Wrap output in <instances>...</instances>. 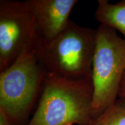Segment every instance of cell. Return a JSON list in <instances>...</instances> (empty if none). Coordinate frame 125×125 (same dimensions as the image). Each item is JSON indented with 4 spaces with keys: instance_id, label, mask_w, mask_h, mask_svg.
<instances>
[{
    "instance_id": "6da1fadb",
    "label": "cell",
    "mask_w": 125,
    "mask_h": 125,
    "mask_svg": "<svg viewBox=\"0 0 125 125\" xmlns=\"http://www.w3.org/2000/svg\"><path fill=\"white\" fill-rule=\"evenodd\" d=\"M92 79L48 74L38 104L26 125H85L92 119Z\"/></svg>"
},
{
    "instance_id": "7a4b0ae2",
    "label": "cell",
    "mask_w": 125,
    "mask_h": 125,
    "mask_svg": "<svg viewBox=\"0 0 125 125\" xmlns=\"http://www.w3.org/2000/svg\"><path fill=\"white\" fill-rule=\"evenodd\" d=\"M97 29L79 26L70 20L52 40L38 38L35 51L48 74L70 79L92 78Z\"/></svg>"
},
{
    "instance_id": "3957f363",
    "label": "cell",
    "mask_w": 125,
    "mask_h": 125,
    "mask_svg": "<svg viewBox=\"0 0 125 125\" xmlns=\"http://www.w3.org/2000/svg\"><path fill=\"white\" fill-rule=\"evenodd\" d=\"M35 48L0 72V109L14 125H26L46 77Z\"/></svg>"
},
{
    "instance_id": "277c9868",
    "label": "cell",
    "mask_w": 125,
    "mask_h": 125,
    "mask_svg": "<svg viewBox=\"0 0 125 125\" xmlns=\"http://www.w3.org/2000/svg\"><path fill=\"white\" fill-rule=\"evenodd\" d=\"M125 73V40L116 30L100 24L97 29L92 62V119L99 116L118 99Z\"/></svg>"
},
{
    "instance_id": "5b68a950",
    "label": "cell",
    "mask_w": 125,
    "mask_h": 125,
    "mask_svg": "<svg viewBox=\"0 0 125 125\" xmlns=\"http://www.w3.org/2000/svg\"><path fill=\"white\" fill-rule=\"evenodd\" d=\"M37 25L27 1H0V72L34 49Z\"/></svg>"
},
{
    "instance_id": "8992f818",
    "label": "cell",
    "mask_w": 125,
    "mask_h": 125,
    "mask_svg": "<svg viewBox=\"0 0 125 125\" xmlns=\"http://www.w3.org/2000/svg\"><path fill=\"white\" fill-rule=\"evenodd\" d=\"M37 25L38 38L48 41L60 34L69 23L77 0H27Z\"/></svg>"
},
{
    "instance_id": "52a82bcc",
    "label": "cell",
    "mask_w": 125,
    "mask_h": 125,
    "mask_svg": "<svg viewBox=\"0 0 125 125\" xmlns=\"http://www.w3.org/2000/svg\"><path fill=\"white\" fill-rule=\"evenodd\" d=\"M94 17L101 24L119 31L125 40V0L111 4L107 0H98Z\"/></svg>"
},
{
    "instance_id": "ba28073f",
    "label": "cell",
    "mask_w": 125,
    "mask_h": 125,
    "mask_svg": "<svg viewBox=\"0 0 125 125\" xmlns=\"http://www.w3.org/2000/svg\"><path fill=\"white\" fill-rule=\"evenodd\" d=\"M85 125H125V99L118 98L105 111Z\"/></svg>"
},
{
    "instance_id": "9c48e42d",
    "label": "cell",
    "mask_w": 125,
    "mask_h": 125,
    "mask_svg": "<svg viewBox=\"0 0 125 125\" xmlns=\"http://www.w3.org/2000/svg\"><path fill=\"white\" fill-rule=\"evenodd\" d=\"M0 125H14L10 119L2 109H0Z\"/></svg>"
},
{
    "instance_id": "30bf717a",
    "label": "cell",
    "mask_w": 125,
    "mask_h": 125,
    "mask_svg": "<svg viewBox=\"0 0 125 125\" xmlns=\"http://www.w3.org/2000/svg\"><path fill=\"white\" fill-rule=\"evenodd\" d=\"M118 98L125 99V73L123 76L122 81L121 87H120Z\"/></svg>"
}]
</instances>
